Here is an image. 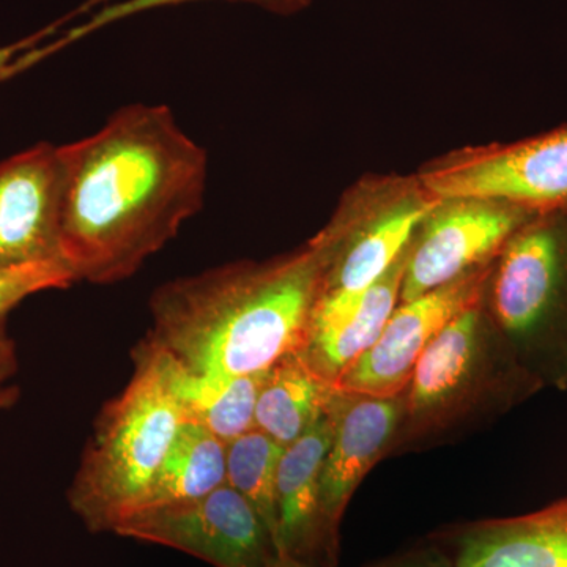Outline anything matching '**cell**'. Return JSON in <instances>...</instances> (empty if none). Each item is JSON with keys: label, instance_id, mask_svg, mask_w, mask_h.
<instances>
[{"label": "cell", "instance_id": "30bf717a", "mask_svg": "<svg viewBox=\"0 0 567 567\" xmlns=\"http://www.w3.org/2000/svg\"><path fill=\"white\" fill-rule=\"evenodd\" d=\"M491 268L492 265L399 303L374 346L354 361L336 386L377 398L404 393L425 349L458 312L483 293Z\"/></svg>", "mask_w": 567, "mask_h": 567}, {"label": "cell", "instance_id": "3957f363", "mask_svg": "<svg viewBox=\"0 0 567 567\" xmlns=\"http://www.w3.org/2000/svg\"><path fill=\"white\" fill-rule=\"evenodd\" d=\"M540 391L544 388L496 331L481 293L417 361L401 394V423L391 454L431 446L491 423Z\"/></svg>", "mask_w": 567, "mask_h": 567}, {"label": "cell", "instance_id": "7a4b0ae2", "mask_svg": "<svg viewBox=\"0 0 567 567\" xmlns=\"http://www.w3.org/2000/svg\"><path fill=\"white\" fill-rule=\"evenodd\" d=\"M319 237L268 260H241L163 284L145 338L186 371L237 377L300 352L323 292Z\"/></svg>", "mask_w": 567, "mask_h": 567}, {"label": "cell", "instance_id": "d6986e66", "mask_svg": "<svg viewBox=\"0 0 567 567\" xmlns=\"http://www.w3.org/2000/svg\"><path fill=\"white\" fill-rule=\"evenodd\" d=\"M284 446L259 429L246 432L226 450V484L244 496L276 537V477ZM276 544V540H275Z\"/></svg>", "mask_w": 567, "mask_h": 567}, {"label": "cell", "instance_id": "5b68a950", "mask_svg": "<svg viewBox=\"0 0 567 567\" xmlns=\"http://www.w3.org/2000/svg\"><path fill=\"white\" fill-rule=\"evenodd\" d=\"M484 306L522 368L567 390V212L537 213L488 271Z\"/></svg>", "mask_w": 567, "mask_h": 567}, {"label": "cell", "instance_id": "6da1fadb", "mask_svg": "<svg viewBox=\"0 0 567 567\" xmlns=\"http://www.w3.org/2000/svg\"><path fill=\"white\" fill-rule=\"evenodd\" d=\"M59 153L63 259L76 281L128 279L203 208L207 152L162 104L122 107Z\"/></svg>", "mask_w": 567, "mask_h": 567}, {"label": "cell", "instance_id": "5bb4252c", "mask_svg": "<svg viewBox=\"0 0 567 567\" xmlns=\"http://www.w3.org/2000/svg\"><path fill=\"white\" fill-rule=\"evenodd\" d=\"M435 543L453 567H567V495L522 516L456 525Z\"/></svg>", "mask_w": 567, "mask_h": 567}, {"label": "cell", "instance_id": "ac0fdd59", "mask_svg": "<svg viewBox=\"0 0 567 567\" xmlns=\"http://www.w3.org/2000/svg\"><path fill=\"white\" fill-rule=\"evenodd\" d=\"M226 450V443L203 425L185 421L137 513L192 502L224 486Z\"/></svg>", "mask_w": 567, "mask_h": 567}, {"label": "cell", "instance_id": "4fadbf2b", "mask_svg": "<svg viewBox=\"0 0 567 567\" xmlns=\"http://www.w3.org/2000/svg\"><path fill=\"white\" fill-rule=\"evenodd\" d=\"M334 431L322 466L324 517L341 535L350 498L377 462L391 456L402 415L401 395L350 393L338 388L333 404Z\"/></svg>", "mask_w": 567, "mask_h": 567}, {"label": "cell", "instance_id": "277c9868", "mask_svg": "<svg viewBox=\"0 0 567 567\" xmlns=\"http://www.w3.org/2000/svg\"><path fill=\"white\" fill-rule=\"evenodd\" d=\"M132 357V379L96 417L66 494L92 533H114L141 509L186 421L156 347L141 339Z\"/></svg>", "mask_w": 567, "mask_h": 567}, {"label": "cell", "instance_id": "44dd1931", "mask_svg": "<svg viewBox=\"0 0 567 567\" xmlns=\"http://www.w3.org/2000/svg\"><path fill=\"white\" fill-rule=\"evenodd\" d=\"M76 278L63 264H35L0 268V328L7 316L25 298L51 289H66Z\"/></svg>", "mask_w": 567, "mask_h": 567}, {"label": "cell", "instance_id": "9c48e42d", "mask_svg": "<svg viewBox=\"0 0 567 567\" xmlns=\"http://www.w3.org/2000/svg\"><path fill=\"white\" fill-rule=\"evenodd\" d=\"M114 533L185 551L215 567H270L278 555L262 518L227 484L192 502L133 514Z\"/></svg>", "mask_w": 567, "mask_h": 567}, {"label": "cell", "instance_id": "52a82bcc", "mask_svg": "<svg viewBox=\"0 0 567 567\" xmlns=\"http://www.w3.org/2000/svg\"><path fill=\"white\" fill-rule=\"evenodd\" d=\"M417 177L439 199L484 197L533 213L567 212V126L458 148L425 163Z\"/></svg>", "mask_w": 567, "mask_h": 567}, {"label": "cell", "instance_id": "ffe728a7", "mask_svg": "<svg viewBox=\"0 0 567 567\" xmlns=\"http://www.w3.org/2000/svg\"><path fill=\"white\" fill-rule=\"evenodd\" d=\"M100 2H110V0H91L84 7V10L100 6ZM186 2H194V0H117V2L106 3V6L100 7V10L95 11L84 24L71 29L62 40L52 44L51 50L44 51L41 58L52 51L62 50V48L69 47L70 43L84 39V37L91 35V33L100 31L106 25L132 18L134 14L162 9V7L181 6V3ZM237 2L254 3V6L262 7V9L274 11V13L292 14L305 10L312 0H237Z\"/></svg>", "mask_w": 567, "mask_h": 567}, {"label": "cell", "instance_id": "9a60e30c", "mask_svg": "<svg viewBox=\"0 0 567 567\" xmlns=\"http://www.w3.org/2000/svg\"><path fill=\"white\" fill-rule=\"evenodd\" d=\"M410 244L393 265L352 306L339 312H315L311 330L300 353L327 382L338 385L339 379L368 352L401 303Z\"/></svg>", "mask_w": 567, "mask_h": 567}, {"label": "cell", "instance_id": "7c38bea8", "mask_svg": "<svg viewBox=\"0 0 567 567\" xmlns=\"http://www.w3.org/2000/svg\"><path fill=\"white\" fill-rule=\"evenodd\" d=\"M333 431L334 416L330 405L305 435L284 447L276 477L275 540L278 554L324 567H338L341 546V535L324 517L320 487Z\"/></svg>", "mask_w": 567, "mask_h": 567}, {"label": "cell", "instance_id": "cb8c5ba5", "mask_svg": "<svg viewBox=\"0 0 567 567\" xmlns=\"http://www.w3.org/2000/svg\"><path fill=\"white\" fill-rule=\"evenodd\" d=\"M55 28H58V25H52V28L44 29V31L37 33V35L29 37V39L9 44V47L0 48V78H2L3 74H9L11 65L14 63V59H17L21 52L31 51L32 48L43 39V37H47L48 33L54 32Z\"/></svg>", "mask_w": 567, "mask_h": 567}, {"label": "cell", "instance_id": "7402d4cb", "mask_svg": "<svg viewBox=\"0 0 567 567\" xmlns=\"http://www.w3.org/2000/svg\"><path fill=\"white\" fill-rule=\"evenodd\" d=\"M17 346L7 333V328H0V412L17 404L20 398V386L14 382L18 375Z\"/></svg>", "mask_w": 567, "mask_h": 567}, {"label": "cell", "instance_id": "8fae6325", "mask_svg": "<svg viewBox=\"0 0 567 567\" xmlns=\"http://www.w3.org/2000/svg\"><path fill=\"white\" fill-rule=\"evenodd\" d=\"M62 199L59 147L43 142L0 164V268L66 265Z\"/></svg>", "mask_w": 567, "mask_h": 567}, {"label": "cell", "instance_id": "2e32d148", "mask_svg": "<svg viewBox=\"0 0 567 567\" xmlns=\"http://www.w3.org/2000/svg\"><path fill=\"white\" fill-rule=\"evenodd\" d=\"M156 350L186 421L203 425L226 445L256 429L257 398L267 371L237 377L197 375L175 363L158 347Z\"/></svg>", "mask_w": 567, "mask_h": 567}, {"label": "cell", "instance_id": "ba28073f", "mask_svg": "<svg viewBox=\"0 0 567 567\" xmlns=\"http://www.w3.org/2000/svg\"><path fill=\"white\" fill-rule=\"evenodd\" d=\"M537 213L484 197H445L410 240L401 303L491 267Z\"/></svg>", "mask_w": 567, "mask_h": 567}, {"label": "cell", "instance_id": "8992f818", "mask_svg": "<svg viewBox=\"0 0 567 567\" xmlns=\"http://www.w3.org/2000/svg\"><path fill=\"white\" fill-rule=\"evenodd\" d=\"M416 175H368L350 186L317 234L327 254L319 308L341 309L372 286L439 203Z\"/></svg>", "mask_w": 567, "mask_h": 567}, {"label": "cell", "instance_id": "e0dca14e", "mask_svg": "<svg viewBox=\"0 0 567 567\" xmlns=\"http://www.w3.org/2000/svg\"><path fill=\"white\" fill-rule=\"evenodd\" d=\"M338 386L305 360L287 354L265 374L256 405V429L286 447L305 435L330 410Z\"/></svg>", "mask_w": 567, "mask_h": 567}, {"label": "cell", "instance_id": "603a6c76", "mask_svg": "<svg viewBox=\"0 0 567 567\" xmlns=\"http://www.w3.org/2000/svg\"><path fill=\"white\" fill-rule=\"evenodd\" d=\"M365 567H453V561L445 548L434 540V543L391 555Z\"/></svg>", "mask_w": 567, "mask_h": 567}, {"label": "cell", "instance_id": "d4e9b609", "mask_svg": "<svg viewBox=\"0 0 567 567\" xmlns=\"http://www.w3.org/2000/svg\"><path fill=\"white\" fill-rule=\"evenodd\" d=\"M270 567H324V566L312 565V563L303 561V559L289 557V555L278 554V555H276L274 563H271Z\"/></svg>", "mask_w": 567, "mask_h": 567}]
</instances>
